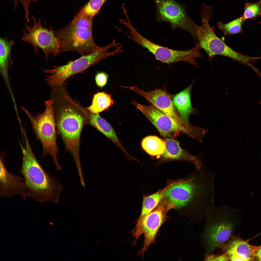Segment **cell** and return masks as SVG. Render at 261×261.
<instances>
[{
	"label": "cell",
	"mask_w": 261,
	"mask_h": 261,
	"mask_svg": "<svg viewBox=\"0 0 261 261\" xmlns=\"http://www.w3.org/2000/svg\"><path fill=\"white\" fill-rule=\"evenodd\" d=\"M53 104L52 100L46 101L43 112L37 113L35 116L23 107L21 106V108L29 120L36 138L41 143L44 156L50 155L57 169L60 170L61 167L57 157L58 151L56 142V128Z\"/></svg>",
	"instance_id": "5b68a950"
},
{
	"label": "cell",
	"mask_w": 261,
	"mask_h": 261,
	"mask_svg": "<svg viewBox=\"0 0 261 261\" xmlns=\"http://www.w3.org/2000/svg\"><path fill=\"white\" fill-rule=\"evenodd\" d=\"M6 155L3 152L0 157V195L3 198L18 194L25 200L28 196L23 178L12 174L7 169L5 163Z\"/></svg>",
	"instance_id": "9a60e30c"
},
{
	"label": "cell",
	"mask_w": 261,
	"mask_h": 261,
	"mask_svg": "<svg viewBox=\"0 0 261 261\" xmlns=\"http://www.w3.org/2000/svg\"><path fill=\"white\" fill-rule=\"evenodd\" d=\"M139 94L151 103L154 107L170 117L183 127L182 121L177 114L171 99V96L165 87L149 92L141 89L137 86H121Z\"/></svg>",
	"instance_id": "5bb4252c"
},
{
	"label": "cell",
	"mask_w": 261,
	"mask_h": 261,
	"mask_svg": "<svg viewBox=\"0 0 261 261\" xmlns=\"http://www.w3.org/2000/svg\"><path fill=\"white\" fill-rule=\"evenodd\" d=\"M131 38L134 42L152 53L157 60L168 64L183 61L198 67L196 59L203 58L202 54L199 51L201 48L198 44L190 49L180 51L156 44L145 37L137 30L132 32Z\"/></svg>",
	"instance_id": "9c48e42d"
},
{
	"label": "cell",
	"mask_w": 261,
	"mask_h": 261,
	"mask_svg": "<svg viewBox=\"0 0 261 261\" xmlns=\"http://www.w3.org/2000/svg\"><path fill=\"white\" fill-rule=\"evenodd\" d=\"M131 103L143 113L163 136L174 137L181 131L188 133L184 127L154 106L142 104L135 101Z\"/></svg>",
	"instance_id": "4fadbf2b"
},
{
	"label": "cell",
	"mask_w": 261,
	"mask_h": 261,
	"mask_svg": "<svg viewBox=\"0 0 261 261\" xmlns=\"http://www.w3.org/2000/svg\"><path fill=\"white\" fill-rule=\"evenodd\" d=\"M23 137L25 146L20 143L22 154L21 171L28 196L42 205L47 201L57 203L63 190L61 184L42 167L33 152L27 134H24Z\"/></svg>",
	"instance_id": "7a4b0ae2"
},
{
	"label": "cell",
	"mask_w": 261,
	"mask_h": 261,
	"mask_svg": "<svg viewBox=\"0 0 261 261\" xmlns=\"http://www.w3.org/2000/svg\"><path fill=\"white\" fill-rule=\"evenodd\" d=\"M171 207L160 201L158 205L141 220L136 222L132 230L134 243L140 235L143 233L145 239L142 248L138 255L143 256L149 247L155 242L157 235L162 225L166 221L168 211Z\"/></svg>",
	"instance_id": "7c38bea8"
},
{
	"label": "cell",
	"mask_w": 261,
	"mask_h": 261,
	"mask_svg": "<svg viewBox=\"0 0 261 261\" xmlns=\"http://www.w3.org/2000/svg\"><path fill=\"white\" fill-rule=\"evenodd\" d=\"M32 18L33 24L24 25L21 39L31 44L37 54L39 49L42 50L48 62L51 55L55 57L60 52V42L51 26L49 29L43 26L41 19L37 20L33 15Z\"/></svg>",
	"instance_id": "ba28073f"
},
{
	"label": "cell",
	"mask_w": 261,
	"mask_h": 261,
	"mask_svg": "<svg viewBox=\"0 0 261 261\" xmlns=\"http://www.w3.org/2000/svg\"><path fill=\"white\" fill-rule=\"evenodd\" d=\"M165 142V151L161 156L164 158L172 159H176L182 157L184 154V151L177 141L173 139L167 138Z\"/></svg>",
	"instance_id": "cb8c5ba5"
},
{
	"label": "cell",
	"mask_w": 261,
	"mask_h": 261,
	"mask_svg": "<svg viewBox=\"0 0 261 261\" xmlns=\"http://www.w3.org/2000/svg\"><path fill=\"white\" fill-rule=\"evenodd\" d=\"M54 32L60 43V52L74 51L82 56L91 53L98 46L94 41L92 30L68 24Z\"/></svg>",
	"instance_id": "8fae6325"
},
{
	"label": "cell",
	"mask_w": 261,
	"mask_h": 261,
	"mask_svg": "<svg viewBox=\"0 0 261 261\" xmlns=\"http://www.w3.org/2000/svg\"><path fill=\"white\" fill-rule=\"evenodd\" d=\"M261 14V0L256 3H247L245 4L244 12L242 16L245 20L254 19Z\"/></svg>",
	"instance_id": "4316f807"
},
{
	"label": "cell",
	"mask_w": 261,
	"mask_h": 261,
	"mask_svg": "<svg viewBox=\"0 0 261 261\" xmlns=\"http://www.w3.org/2000/svg\"><path fill=\"white\" fill-rule=\"evenodd\" d=\"M14 41L6 38H0V69L4 76H7L9 68L13 62L12 52Z\"/></svg>",
	"instance_id": "ffe728a7"
},
{
	"label": "cell",
	"mask_w": 261,
	"mask_h": 261,
	"mask_svg": "<svg viewBox=\"0 0 261 261\" xmlns=\"http://www.w3.org/2000/svg\"><path fill=\"white\" fill-rule=\"evenodd\" d=\"M141 145L147 153L153 156H162L166 148L165 141L155 136H150L145 138L142 141Z\"/></svg>",
	"instance_id": "44dd1931"
},
{
	"label": "cell",
	"mask_w": 261,
	"mask_h": 261,
	"mask_svg": "<svg viewBox=\"0 0 261 261\" xmlns=\"http://www.w3.org/2000/svg\"><path fill=\"white\" fill-rule=\"evenodd\" d=\"M107 0H90L81 8L80 11L86 15L94 18L98 13Z\"/></svg>",
	"instance_id": "484cf974"
},
{
	"label": "cell",
	"mask_w": 261,
	"mask_h": 261,
	"mask_svg": "<svg viewBox=\"0 0 261 261\" xmlns=\"http://www.w3.org/2000/svg\"><path fill=\"white\" fill-rule=\"evenodd\" d=\"M204 260L205 261H228L229 258L225 254L222 253L214 254L213 252L205 254Z\"/></svg>",
	"instance_id": "f1b7e54d"
},
{
	"label": "cell",
	"mask_w": 261,
	"mask_h": 261,
	"mask_svg": "<svg viewBox=\"0 0 261 261\" xmlns=\"http://www.w3.org/2000/svg\"><path fill=\"white\" fill-rule=\"evenodd\" d=\"M156 5V20L166 22L173 29H178L187 31L196 42V25L188 15L186 7L174 0H155Z\"/></svg>",
	"instance_id": "30bf717a"
},
{
	"label": "cell",
	"mask_w": 261,
	"mask_h": 261,
	"mask_svg": "<svg viewBox=\"0 0 261 261\" xmlns=\"http://www.w3.org/2000/svg\"><path fill=\"white\" fill-rule=\"evenodd\" d=\"M214 180L210 171L196 170L188 179L180 180L169 188L160 201L173 209L191 206L200 219L204 218L214 206Z\"/></svg>",
	"instance_id": "6da1fadb"
},
{
	"label": "cell",
	"mask_w": 261,
	"mask_h": 261,
	"mask_svg": "<svg viewBox=\"0 0 261 261\" xmlns=\"http://www.w3.org/2000/svg\"><path fill=\"white\" fill-rule=\"evenodd\" d=\"M93 18L80 11L69 24L75 27L92 30Z\"/></svg>",
	"instance_id": "d4e9b609"
},
{
	"label": "cell",
	"mask_w": 261,
	"mask_h": 261,
	"mask_svg": "<svg viewBox=\"0 0 261 261\" xmlns=\"http://www.w3.org/2000/svg\"><path fill=\"white\" fill-rule=\"evenodd\" d=\"M15 9H16L19 3L20 2L22 4L25 12V19L26 20L27 22H30L29 15L30 13L29 8L30 5L31 3L34 2H36V0H13Z\"/></svg>",
	"instance_id": "83f0119b"
},
{
	"label": "cell",
	"mask_w": 261,
	"mask_h": 261,
	"mask_svg": "<svg viewBox=\"0 0 261 261\" xmlns=\"http://www.w3.org/2000/svg\"><path fill=\"white\" fill-rule=\"evenodd\" d=\"M195 81L186 89L175 95L173 102L176 108L182 121L188 125L189 115L194 111L191 102V92Z\"/></svg>",
	"instance_id": "e0dca14e"
},
{
	"label": "cell",
	"mask_w": 261,
	"mask_h": 261,
	"mask_svg": "<svg viewBox=\"0 0 261 261\" xmlns=\"http://www.w3.org/2000/svg\"><path fill=\"white\" fill-rule=\"evenodd\" d=\"M108 77V75L105 72H98L96 73L95 77V80L97 85L99 87L102 88L107 84Z\"/></svg>",
	"instance_id": "f546056e"
},
{
	"label": "cell",
	"mask_w": 261,
	"mask_h": 261,
	"mask_svg": "<svg viewBox=\"0 0 261 261\" xmlns=\"http://www.w3.org/2000/svg\"><path fill=\"white\" fill-rule=\"evenodd\" d=\"M255 260L261 261V245L258 246L256 254Z\"/></svg>",
	"instance_id": "4dcf8cb0"
},
{
	"label": "cell",
	"mask_w": 261,
	"mask_h": 261,
	"mask_svg": "<svg viewBox=\"0 0 261 261\" xmlns=\"http://www.w3.org/2000/svg\"><path fill=\"white\" fill-rule=\"evenodd\" d=\"M235 211L225 205L214 206L210 210L200 236L205 254L213 252L218 244L230 239L234 228L233 217Z\"/></svg>",
	"instance_id": "277c9868"
},
{
	"label": "cell",
	"mask_w": 261,
	"mask_h": 261,
	"mask_svg": "<svg viewBox=\"0 0 261 261\" xmlns=\"http://www.w3.org/2000/svg\"><path fill=\"white\" fill-rule=\"evenodd\" d=\"M115 45V44L112 42L105 46H98L91 53L82 56L75 60H69L65 65L54 66L51 69L43 68L44 72L47 74L45 79L46 83L53 87L61 86L72 76L83 72L102 60L117 54L118 51L116 49L108 52L110 48Z\"/></svg>",
	"instance_id": "52a82bcc"
},
{
	"label": "cell",
	"mask_w": 261,
	"mask_h": 261,
	"mask_svg": "<svg viewBox=\"0 0 261 261\" xmlns=\"http://www.w3.org/2000/svg\"><path fill=\"white\" fill-rule=\"evenodd\" d=\"M211 9L204 7L200 14L202 23L201 26L197 25L196 35L201 48L205 51L210 60L217 55H221L231 58L244 64L252 70L255 66L251 63L257 61V57L246 56L237 52L228 46L214 32L209 21L212 17Z\"/></svg>",
	"instance_id": "3957f363"
},
{
	"label": "cell",
	"mask_w": 261,
	"mask_h": 261,
	"mask_svg": "<svg viewBox=\"0 0 261 261\" xmlns=\"http://www.w3.org/2000/svg\"><path fill=\"white\" fill-rule=\"evenodd\" d=\"M55 122L57 132L73 157L79 174L81 175L83 174L80 154V136L84 126L87 124L86 118L73 109L67 108L60 112Z\"/></svg>",
	"instance_id": "8992f818"
},
{
	"label": "cell",
	"mask_w": 261,
	"mask_h": 261,
	"mask_svg": "<svg viewBox=\"0 0 261 261\" xmlns=\"http://www.w3.org/2000/svg\"><path fill=\"white\" fill-rule=\"evenodd\" d=\"M114 102L110 95L99 92L94 95L92 104L87 109L91 113L99 114L112 106Z\"/></svg>",
	"instance_id": "7402d4cb"
},
{
	"label": "cell",
	"mask_w": 261,
	"mask_h": 261,
	"mask_svg": "<svg viewBox=\"0 0 261 261\" xmlns=\"http://www.w3.org/2000/svg\"><path fill=\"white\" fill-rule=\"evenodd\" d=\"M180 180L172 182L157 192L144 197L143 199L142 210L140 215L137 222L141 220L145 216L152 211L158 204L164 194L170 186Z\"/></svg>",
	"instance_id": "d6986e66"
},
{
	"label": "cell",
	"mask_w": 261,
	"mask_h": 261,
	"mask_svg": "<svg viewBox=\"0 0 261 261\" xmlns=\"http://www.w3.org/2000/svg\"><path fill=\"white\" fill-rule=\"evenodd\" d=\"M227 242L218 244L221 253L226 255L231 261H254L258 246L250 244L239 236L232 234Z\"/></svg>",
	"instance_id": "2e32d148"
},
{
	"label": "cell",
	"mask_w": 261,
	"mask_h": 261,
	"mask_svg": "<svg viewBox=\"0 0 261 261\" xmlns=\"http://www.w3.org/2000/svg\"><path fill=\"white\" fill-rule=\"evenodd\" d=\"M91 114L89 116L87 117V124L94 127L118 146H121L119 139L110 124L98 113Z\"/></svg>",
	"instance_id": "ac0fdd59"
},
{
	"label": "cell",
	"mask_w": 261,
	"mask_h": 261,
	"mask_svg": "<svg viewBox=\"0 0 261 261\" xmlns=\"http://www.w3.org/2000/svg\"><path fill=\"white\" fill-rule=\"evenodd\" d=\"M245 21L241 16L226 24L218 22V27L225 36H231L243 33L242 26Z\"/></svg>",
	"instance_id": "603a6c76"
}]
</instances>
